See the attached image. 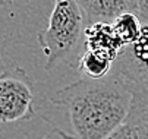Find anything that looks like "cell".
<instances>
[{"label":"cell","instance_id":"obj_10","mask_svg":"<svg viewBox=\"0 0 148 139\" xmlns=\"http://www.w3.org/2000/svg\"><path fill=\"white\" fill-rule=\"evenodd\" d=\"M104 139H148V130L129 119Z\"/></svg>","mask_w":148,"mask_h":139},{"label":"cell","instance_id":"obj_13","mask_svg":"<svg viewBox=\"0 0 148 139\" xmlns=\"http://www.w3.org/2000/svg\"><path fill=\"white\" fill-rule=\"evenodd\" d=\"M15 2V0H0V7H5V6H9Z\"/></svg>","mask_w":148,"mask_h":139},{"label":"cell","instance_id":"obj_3","mask_svg":"<svg viewBox=\"0 0 148 139\" xmlns=\"http://www.w3.org/2000/svg\"><path fill=\"white\" fill-rule=\"evenodd\" d=\"M34 82L21 67L0 75V123H16L35 116Z\"/></svg>","mask_w":148,"mask_h":139},{"label":"cell","instance_id":"obj_4","mask_svg":"<svg viewBox=\"0 0 148 139\" xmlns=\"http://www.w3.org/2000/svg\"><path fill=\"white\" fill-rule=\"evenodd\" d=\"M113 70L131 82L148 81V21H142L139 38L122 50Z\"/></svg>","mask_w":148,"mask_h":139},{"label":"cell","instance_id":"obj_7","mask_svg":"<svg viewBox=\"0 0 148 139\" xmlns=\"http://www.w3.org/2000/svg\"><path fill=\"white\" fill-rule=\"evenodd\" d=\"M132 103L128 119L136 122L148 130V81L144 82H131Z\"/></svg>","mask_w":148,"mask_h":139},{"label":"cell","instance_id":"obj_6","mask_svg":"<svg viewBox=\"0 0 148 139\" xmlns=\"http://www.w3.org/2000/svg\"><path fill=\"white\" fill-rule=\"evenodd\" d=\"M126 46L116 35L112 24H92L88 25L84 32V48L92 51L113 63Z\"/></svg>","mask_w":148,"mask_h":139},{"label":"cell","instance_id":"obj_11","mask_svg":"<svg viewBox=\"0 0 148 139\" xmlns=\"http://www.w3.org/2000/svg\"><path fill=\"white\" fill-rule=\"evenodd\" d=\"M40 139H76V138H75L73 135H69V133H66V132H63V130L54 127L51 132H49L46 136L40 138Z\"/></svg>","mask_w":148,"mask_h":139},{"label":"cell","instance_id":"obj_9","mask_svg":"<svg viewBox=\"0 0 148 139\" xmlns=\"http://www.w3.org/2000/svg\"><path fill=\"white\" fill-rule=\"evenodd\" d=\"M116 35L125 46L134 44L141 35L142 21L136 13H125L112 24Z\"/></svg>","mask_w":148,"mask_h":139},{"label":"cell","instance_id":"obj_8","mask_svg":"<svg viewBox=\"0 0 148 139\" xmlns=\"http://www.w3.org/2000/svg\"><path fill=\"white\" fill-rule=\"evenodd\" d=\"M76 67L88 79H103L113 70V62L92 51L84 50V53L79 56Z\"/></svg>","mask_w":148,"mask_h":139},{"label":"cell","instance_id":"obj_14","mask_svg":"<svg viewBox=\"0 0 148 139\" xmlns=\"http://www.w3.org/2000/svg\"><path fill=\"white\" fill-rule=\"evenodd\" d=\"M5 70H6V67H5V63H3V59H2V56H0V75H2Z\"/></svg>","mask_w":148,"mask_h":139},{"label":"cell","instance_id":"obj_12","mask_svg":"<svg viewBox=\"0 0 148 139\" xmlns=\"http://www.w3.org/2000/svg\"><path fill=\"white\" fill-rule=\"evenodd\" d=\"M136 15L141 18V21H148V0H138Z\"/></svg>","mask_w":148,"mask_h":139},{"label":"cell","instance_id":"obj_2","mask_svg":"<svg viewBox=\"0 0 148 139\" xmlns=\"http://www.w3.org/2000/svg\"><path fill=\"white\" fill-rule=\"evenodd\" d=\"M85 16L75 0H54L49 25L38 32V43L46 56V69L50 70L60 62H78L76 50L84 43Z\"/></svg>","mask_w":148,"mask_h":139},{"label":"cell","instance_id":"obj_1","mask_svg":"<svg viewBox=\"0 0 148 139\" xmlns=\"http://www.w3.org/2000/svg\"><path fill=\"white\" fill-rule=\"evenodd\" d=\"M51 103L66 108L76 139H104L129 116V81L112 70L103 79L82 78L57 89Z\"/></svg>","mask_w":148,"mask_h":139},{"label":"cell","instance_id":"obj_5","mask_svg":"<svg viewBox=\"0 0 148 139\" xmlns=\"http://www.w3.org/2000/svg\"><path fill=\"white\" fill-rule=\"evenodd\" d=\"M85 16L87 27L92 24H113L125 13L138 12V0H75Z\"/></svg>","mask_w":148,"mask_h":139}]
</instances>
